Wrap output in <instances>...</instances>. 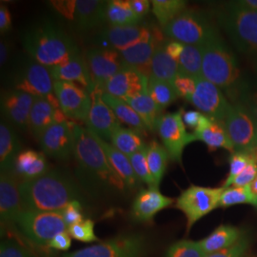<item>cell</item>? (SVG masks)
<instances>
[{
  "mask_svg": "<svg viewBox=\"0 0 257 257\" xmlns=\"http://www.w3.org/2000/svg\"><path fill=\"white\" fill-rule=\"evenodd\" d=\"M76 175L83 186L93 193H121L126 185L110 164L96 135L90 128L74 125V155Z\"/></svg>",
  "mask_w": 257,
  "mask_h": 257,
  "instance_id": "1",
  "label": "cell"
},
{
  "mask_svg": "<svg viewBox=\"0 0 257 257\" xmlns=\"http://www.w3.org/2000/svg\"><path fill=\"white\" fill-rule=\"evenodd\" d=\"M19 192L23 211L60 212L82 198L79 187L67 173L50 170L35 179L21 181Z\"/></svg>",
  "mask_w": 257,
  "mask_h": 257,
  "instance_id": "2",
  "label": "cell"
},
{
  "mask_svg": "<svg viewBox=\"0 0 257 257\" xmlns=\"http://www.w3.org/2000/svg\"><path fill=\"white\" fill-rule=\"evenodd\" d=\"M22 43L33 59L49 69L80 55L74 39L51 22L30 29L23 35Z\"/></svg>",
  "mask_w": 257,
  "mask_h": 257,
  "instance_id": "3",
  "label": "cell"
},
{
  "mask_svg": "<svg viewBox=\"0 0 257 257\" xmlns=\"http://www.w3.org/2000/svg\"><path fill=\"white\" fill-rule=\"evenodd\" d=\"M200 48L203 77L227 92L231 99H235L240 91V71L234 55L219 35Z\"/></svg>",
  "mask_w": 257,
  "mask_h": 257,
  "instance_id": "4",
  "label": "cell"
},
{
  "mask_svg": "<svg viewBox=\"0 0 257 257\" xmlns=\"http://www.w3.org/2000/svg\"><path fill=\"white\" fill-rule=\"evenodd\" d=\"M217 19L240 52L257 55V12L233 1L217 13Z\"/></svg>",
  "mask_w": 257,
  "mask_h": 257,
  "instance_id": "5",
  "label": "cell"
},
{
  "mask_svg": "<svg viewBox=\"0 0 257 257\" xmlns=\"http://www.w3.org/2000/svg\"><path fill=\"white\" fill-rule=\"evenodd\" d=\"M16 226L28 240L38 247H48L55 236L68 230L61 211H23Z\"/></svg>",
  "mask_w": 257,
  "mask_h": 257,
  "instance_id": "6",
  "label": "cell"
},
{
  "mask_svg": "<svg viewBox=\"0 0 257 257\" xmlns=\"http://www.w3.org/2000/svg\"><path fill=\"white\" fill-rule=\"evenodd\" d=\"M164 34L171 39L184 45L202 46L218 35L216 29L202 13L186 10L164 29Z\"/></svg>",
  "mask_w": 257,
  "mask_h": 257,
  "instance_id": "7",
  "label": "cell"
},
{
  "mask_svg": "<svg viewBox=\"0 0 257 257\" xmlns=\"http://www.w3.org/2000/svg\"><path fill=\"white\" fill-rule=\"evenodd\" d=\"M149 242L141 233H126L62 257H145Z\"/></svg>",
  "mask_w": 257,
  "mask_h": 257,
  "instance_id": "8",
  "label": "cell"
},
{
  "mask_svg": "<svg viewBox=\"0 0 257 257\" xmlns=\"http://www.w3.org/2000/svg\"><path fill=\"white\" fill-rule=\"evenodd\" d=\"M225 188H211L192 185L183 191L175 202V207L187 218V230L205 215L219 207L221 195Z\"/></svg>",
  "mask_w": 257,
  "mask_h": 257,
  "instance_id": "9",
  "label": "cell"
},
{
  "mask_svg": "<svg viewBox=\"0 0 257 257\" xmlns=\"http://www.w3.org/2000/svg\"><path fill=\"white\" fill-rule=\"evenodd\" d=\"M183 109L166 113L161 116L156 131L167 150L170 159L181 163L184 149L193 141H197L193 134L186 131L183 122Z\"/></svg>",
  "mask_w": 257,
  "mask_h": 257,
  "instance_id": "10",
  "label": "cell"
},
{
  "mask_svg": "<svg viewBox=\"0 0 257 257\" xmlns=\"http://www.w3.org/2000/svg\"><path fill=\"white\" fill-rule=\"evenodd\" d=\"M224 125L234 152L256 151L255 120L242 104L230 105Z\"/></svg>",
  "mask_w": 257,
  "mask_h": 257,
  "instance_id": "11",
  "label": "cell"
},
{
  "mask_svg": "<svg viewBox=\"0 0 257 257\" xmlns=\"http://www.w3.org/2000/svg\"><path fill=\"white\" fill-rule=\"evenodd\" d=\"M14 89L35 97L55 98L54 79L50 69L35 59L27 60L14 78Z\"/></svg>",
  "mask_w": 257,
  "mask_h": 257,
  "instance_id": "12",
  "label": "cell"
},
{
  "mask_svg": "<svg viewBox=\"0 0 257 257\" xmlns=\"http://www.w3.org/2000/svg\"><path fill=\"white\" fill-rule=\"evenodd\" d=\"M54 91L65 116L87 121L92 106V95L87 89L76 83L54 81Z\"/></svg>",
  "mask_w": 257,
  "mask_h": 257,
  "instance_id": "13",
  "label": "cell"
},
{
  "mask_svg": "<svg viewBox=\"0 0 257 257\" xmlns=\"http://www.w3.org/2000/svg\"><path fill=\"white\" fill-rule=\"evenodd\" d=\"M86 61L92 83L103 91L105 85L126 65L119 51L113 48H92L87 52Z\"/></svg>",
  "mask_w": 257,
  "mask_h": 257,
  "instance_id": "14",
  "label": "cell"
},
{
  "mask_svg": "<svg viewBox=\"0 0 257 257\" xmlns=\"http://www.w3.org/2000/svg\"><path fill=\"white\" fill-rule=\"evenodd\" d=\"M191 103L203 114L223 123L231 105L220 89L203 76L196 78V89Z\"/></svg>",
  "mask_w": 257,
  "mask_h": 257,
  "instance_id": "15",
  "label": "cell"
},
{
  "mask_svg": "<svg viewBox=\"0 0 257 257\" xmlns=\"http://www.w3.org/2000/svg\"><path fill=\"white\" fill-rule=\"evenodd\" d=\"M38 141L45 156L57 160H67L74 155V124L72 125L67 120L54 123Z\"/></svg>",
  "mask_w": 257,
  "mask_h": 257,
  "instance_id": "16",
  "label": "cell"
},
{
  "mask_svg": "<svg viewBox=\"0 0 257 257\" xmlns=\"http://www.w3.org/2000/svg\"><path fill=\"white\" fill-rule=\"evenodd\" d=\"M19 178L13 172L1 173L0 176V218L2 229L12 228L23 211L19 192Z\"/></svg>",
  "mask_w": 257,
  "mask_h": 257,
  "instance_id": "17",
  "label": "cell"
},
{
  "mask_svg": "<svg viewBox=\"0 0 257 257\" xmlns=\"http://www.w3.org/2000/svg\"><path fill=\"white\" fill-rule=\"evenodd\" d=\"M149 78L137 69L125 66L105 85L103 92L125 99L148 92Z\"/></svg>",
  "mask_w": 257,
  "mask_h": 257,
  "instance_id": "18",
  "label": "cell"
},
{
  "mask_svg": "<svg viewBox=\"0 0 257 257\" xmlns=\"http://www.w3.org/2000/svg\"><path fill=\"white\" fill-rule=\"evenodd\" d=\"M102 93L103 91L99 88H95L91 93L92 106L86 123L88 128L107 141L110 140L112 132L120 126V123L110 107L103 101Z\"/></svg>",
  "mask_w": 257,
  "mask_h": 257,
  "instance_id": "19",
  "label": "cell"
},
{
  "mask_svg": "<svg viewBox=\"0 0 257 257\" xmlns=\"http://www.w3.org/2000/svg\"><path fill=\"white\" fill-rule=\"evenodd\" d=\"M36 97L15 89L1 96V111L6 120L20 130L29 128V117Z\"/></svg>",
  "mask_w": 257,
  "mask_h": 257,
  "instance_id": "20",
  "label": "cell"
},
{
  "mask_svg": "<svg viewBox=\"0 0 257 257\" xmlns=\"http://www.w3.org/2000/svg\"><path fill=\"white\" fill-rule=\"evenodd\" d=\"M65 114L59 108L57 98L36 97L29 117V130L39 140L43 133L56 122L65 121Z\"/></svg>",
  "mask_w": 257,
  "mask_h": 257,
  "instance_id": "21",
  "label": "cell"
},
{
  "mask_svg": "<svg viewBox=\"0 0 257 257\" xmlns=\"http://www.w3.org/2000/svg\"><path fill=\"white\" fill-rule=\"evenodd\" d=\"M174 202L173 198L162 194L158 189H141L133 203L132 217L138 222H151L159 211Z\"/></svg>",
  "mask_w": 257,
  "mask_h": 257,
  "instance_id": "22",
  "label": "cell"
},
{
  "mask_svg": "<svg viewBox=\"0 0 257 257\" xmlns=\"http://www.w3.org/2000/svg\"><path fill=\"white\" fill-rule=\"evenodd\" d=\"M156 37V34L150 28L138 25L111 26L101 35L102 38L111 48L119 52Z\"/></svg>",
  "mask_w": 257,
  "mask_h": 257,
  "instance_id": "23",
  "label": "cell"
},
{
  "mask_svg": "<svg viewBox=\"0 0 257 257\" xmlns=\"http://www.w3.org/2000/svg\"><path fill=\"white\" fill-rule=\"evenodd\" d=\"M50 73L54 81L78 83L87 89L90 93H92L95 89L87 61L81 56V54L62 64L50 68Z\"/></svg>",
  "mask_w": 257,
  "mask_h": 257,
  "instance_id": "24",
  "label": "cell"
},
{
  "mask_svg": "<svg viewBox=\"0 0 257 257\" xmlns=\"http://www.w3.org/2000/svg\"><path fill=\"white\" fill-rule=\"evenodd\" d=\"M108 1L77 0L74 1L73 20L80 32H88L106 20Z\"/></svg>",
  "mask_w": 257,
  "mask_h": 257,
  "instance_id": "25",
  "label": "cell"
},
{
  "mask_svg": "<svg viewBox=\"0 0 257 257\" xmlns=\"http://www.w3.org/2000/svg\"><path fill=\"white\" fill-rule=\"evenodd\" d=\"M193 135L196 140L202 141L211 150L221 148L234 153V148L223 122L211 119L202 113Z\"/></svg>",
  "mask_w": 257,
  "mask_h": 257,
  "instance_id": "26",
  "label": "cell"
},
{
  "mask_svg": "<svg viewBox=\"0 0 257 257\" xmlns=\"http://www.w3.org/2000/svg\"><path fill=\"white\" fill-rule=\"evenodd\" d=\"M96 137L112 169L126 185L127 189L130 190L138 189L140 187L141 181L138 179V176L136 175L134 168L131 164L128 156L121 153L116 148L113 147L111 144L103 140L98 136Z\"/></svg>",
  "mask_w": 257,
  "mask_h": 257,
  "instance_id": "27",
  "label": "cell"
},
{
  "mask_svg": "<svg viewBox=\"0 0 257 257\" xmlns=\"http://www.w3.org/2000/svg\"><path fill=\"white\" fill-rule=\"evenodd\" d=\"M158 42L156 37L120 52L122 59L126 66L137 69L145 74L148 78L151 76V63Z\"/></svg>",
  "mask_w": 257,
  "mask_h": 257,
  "instance_id": "28",
  "label": "cell"
},
{
  "mask_svg": "<svg viewBox=\"0 0 257 257\" xmlns=\"http://www.w3.org/2000/svg\"><path fill=\"white\" fill-rule=\"evenodd\" d=\"M49 171L50 167L44 154L34 150H24L18 156L13 173L21 176L22 181H25L45 175Z\"/></svg>",
  "mask_w": 257,
  "mask_h": 257,
  "instance_id": "29",
  "label": "cell"
},
{
  "mask_svg": "<svg viewBox=\"0 0 257 257\" xmlns=\"http://www.w3.org/2000/svg\"><path fill=\"white\" fill-rule=\"evenodd\" d=\"M21 153V144L15 130L7 122L0 124V167L1 173L14 172L16 160Z\"/></svg>",
  "mask_w": 257,
  "mask_h": 257,
  "instance_id": "30",
  "label": "cell"
},
{
  "mask_svg": "<svg viewBox=\"0 0 257 257\" xmlns=\"http://www.w3.org/2000/svg\"><path fill=\"white\" fill-rule=\"evenodd\" d=\"M241 239V231L237 228L221 225L211 232L209 236L199 241L206 255L230 248Z\"/></svg>",
  "mask_w": 257,
  "mask_h": 257,
  "instance_id": "31",
  "label": "cell"
},
{
  "mask_svg": "<svg viewBox=\"0 0 257 257\" xmlns=\"http://www.w3.org/2000/svg\"><path fill=\"white\" fill-rule=\"evenodd\" d=\"M123 100L137 111L148 131H156L157 124L163 114L162 110L156 105L149 92L135 97L125 98Z\"/></svg>",
  "mask_w": 257,
  "mask_h": 257,
  "instance_id": "32",
  "label": "cell"
},
{
  "mask_svg": "<svg viewBox=\"0 0 257 257\" xmlns=\"http://www.w3.org/2000/svg\"><path fill=\"white\" fill-rule=\"evenodd\" d=\"M178 74V61L167 54L164 43H158L152 59L150 77L173 83Z\"/></svg>",
  "mask_w": 257,
  "mask_h": 257,
  "instance_id": "33",
  "label": "cell"
},
{
  "mask_svg": "<svg viewBox=\"0 0 257 257\" xmlns=\"http://www.w3.org/2000/svg\"><path fill=\"white\" fill-rule=\"evenodd\" d=\"M102 99L113 111L118 121L127 124L130 128L137 131L140 135L147 131L145 124L139 117L137 111L123 99L104 92L102 93Z\"/></svg>",
  "mask_w": 257,
  "mask_h": 257,
  "instance_id": "34",
  "label": "cell"
},
{
  "mask_svg": "<svg viewBox=\"0 0 257 257\" xmlns=\"http://www.w3.org/2000/svg\"><path fill=\"white\" fill-rule=\"evenodd\" d=\"M111 145L116 148L126 156H132L147 145L144 143L141 135L131 128H123L118 126L115 128L110 139Z\"/></svg>",
  "mask_w": 257,
  "mask_h": 257,
  "instance_id": "35",
  "label": "cell"
},
{
  "mask_svg": "<svg viewBox=\"0 0 257 257\" xmlns=\"http://www.w3.org/2000/svg\"><path fill=\"white\" fill-rule=\"evenodd\" d=\"M169 159L170 156L167 150L156 140L151 141L147 145L148 166L156 189H158L165 175Z\"/></svg>",
  "mask_w": 257,
  "mask_h": 257,
  "instance_id": "36",
  "label": "cell"
},
{
  "mask_svg": "<svg viewBox=\"0 0 257 257\" xmlns=\"http://www.w3.org/2000/svg\"><path fill=\"white\" fill-rule=\"evenodd\" d=\"M140 19L131 8L130 1L112 0L108 1L106 20L112 26L138 25Z\"/></svg>",
  "mask_w": 257,
  "mask_h": 257,
  "instance_id": "37",
  "label": "cell"
},
{
  "mask_svg": "<svg viewBox=\"0 0 257 257\" xmlns=\"http://www.w3.org/2000/svg\"><path fill=\"white\" fill-rule=\"evenodd\" d=\"M202 51L200 46L185 45L178 59L179 74L198 78L202 75Z\"/></svg>",
  "mask_w": 257,
  "mask_h": 257,
  "instance_id": "38",
  "label": "cell"
},
{
  "mask_svg": "<svg viewBox=\"0 0 257 257\" xmlns=\"http://www.w3.org/2000/svg\"><path fill=\"white\" fill-rule=\"evenodd\" d=\"M152 5L153 13L163 29L187 10L185 0H153Z\"/></svg>",
  "mask_w": 257,
  "mask_h": 257,
  "instance_id": "39",
  "label": "cell"
},
{
  "mask_svg": "<svg viewBox=\"0 0 257 257\" xmlns=\"http://www.w3.org/2000/svg\"><path fill=\"white\" fill-rule=\"evenodd\" d=\"M148 92L162 111L178 97L173 83L156 79L154 77L149 78Z\"/></svg>",
  "mask_w": 257,
  "mask_h": 257,
  "instance_id": "40",
  "label": "cell"
},
{
  "mask_svg": "<svg viewBox=\"0 0 257 257\" xmlns=\"http://www.w3.org/2000/svg\"><path fill=\"white\" fill-rule=\"evenodd\" d=\"M238 204H249L257 207V198L250 191V187H229L224 190L219 201V208H229Z\"/></svg>",
  "mask_w": 257,
  "mask_h": 257,
  "instance_id": "41",
  "label": "cell"
},
{
  "mask_svg": "<svg viewBox=\"0 0 257 257\" xmlns=\"http://www.w3.org/2000/svg\"><path fill=\"white\" fill-rule=\"evenodd\" d=\"M131 164L134 168V171L141 181V183L147 184L149 188H155L154 180L150 173V169L148 166L147 161V146L142 150L138 151V153L128 156ZM156 189V188H155Z\"/></svg>",
  "mask_w": 257,
  "mask_h": 257,
  "instance_id": "42",
  "label": "cell"
},
{
  "mask_svg": "<svg viewBox=\"0 0 257 257\" xmlns=\"http://www.w3.org/2000/svg\"><path fill=\"white\" fill-rule=\"evenodd\" d=\"M257 151V150H256ZM256 151L252 152H234L230 157V172L223 188L227 189L232 185L234 179L238 176L250 162Z\"/></svg>",
  "mask_w": 257,
  "mask_h": 257,
  "instance_id": "43",
  "label": "cell"
},
{
  "mask_svg": "<svg viewBox=\"0 0 257 257\" xmlns=\"http://www.w3.org/2000/svg\"><path fill=\"white\" fill-rule=\"evenodd\" d=\"M165 257H206V254L199 242L180 240L168 248Z\"/></svg>",
  "mask_w": 257,
  "mask_h": 257,
  "instance_id": "44",
  "label": "cell"
},
{
  "mask_svg": "<svg viewBox=\"0 0 257 257\" xmlns=\"http://www.w3.org/2000/svg\"><path fill=\"white\" fill-rule=\"evenodd\" d=\"M0 257H37L32 248L18 239L5 238L1 241Z\"/></svg>",
  "mask_w": 257,
  "mask_h": 257,
  "instance_id": "45",
  "label": "cell"
},
{
  "mask_svg": "<svg viewBox=\"0 0 257 257\" xmlns=\"http://www.w3.org/2000/svg\"><path fill=\"white\" fill-rule=\"evenodd\" d=\"M68 233L74 240L84 243H92L94 241H98V238L94 232V222L91 219H85L80 223L70 226L68 228Z\"/></svg>",
  "mask_w": 257,
  "mask_h": 257,
  "instance_id": "46",
  "label": "cell"
},
{
  "mask_svg": "<svg viewBox=\"0 0 257 257\" xmlns=\"http://www.w3.org/2000/svg\"><path fill=\"white\" fill-rule=\"evenodd\" d=\"M173 85L178 97L191 102L196 89V78L178 74L174 80Z\"/></svg>",
  "mask_w": 257,
  "mask_h": 257,
  "instance_id": "47",
  "label": "cell"
},
{
  "mask_svg": "<svg viewBox=\"0 0 257 257\" xmlns=\"http://www.w3.org/2000/svg\"><path fill=\"white\" fill-rule=\"evenodd\" d=\"M257 176V151L252 156L250 162L245 168V170L234 179L231 186L233 187H245L252 183Z\"/></svg>",
  "mask_w": 257,
  "mask_h": 257,
  "instance_id": "48",
  "label": "cell"
},
{
  "mask_svg": "<svg viewBox=\"0 0 257 257\" xmlns=\"http://www.w3.org/2000/svg\"><path fill=\"white\" fill-rule=\"evenodd\" d=\"M61 213L63 215V218L68 228L74 224L85 220L83 215L82 203L79 200H74L73 202L70 203L64 210L61 211Z\"/></svg>",
  "mask_w": 257,
  "mask_h": 257,
  "instance_id": "49",
  "label": "cell"
},
{
  "mask_svg": "<svg viewBox=\"0 0 257 257\" xmlns=\"http://www.w3.org/2000/svg\"><path fill=\"white\" fill-rule=\"evenodd\" d=\"M248 240L241 238L234 245L219 251L206 255V257H243L248 248Z\"/></svg>",
  "mask_w": 257,
  "mask_h": 257,
  "instance_id": "50",
  "label": "cell"
},
{
  "mask_svg": "<svg viewBox=\"0 0 257 257\" xmlns=\"http://www.w3.org/2000/svg\"><path fill=\"white\" fill-rule=\"evenodd\" d=\"M72 246V237L68 233V230L61 232L55 236L49 244V248L55 250H68Z\"/></svg>",
  "mask_w": 257,
  "mask_h": 257,
  "instance_id": "51",
  "label": "cell"
},
{
  "mask_svg": "<svg viewBox=\"0 0 257 257\" xmlns=\"http://www.w3.org/2000/svg\"><path fill=\"white\" fill-rule=\"evenodd\" d=\"M184 44L175 41V40H169L168 42H164V48H165L167 54L170 55L172 58H174L176 61L180 58L184 50Z\"/></svg>",
  "mask_w": 257,
  "mask_h": 257,
  "instance_id": "52",
  "label": "cell"
},
{
  "mask_svg": "<svg viewBox=\"0 0 257 257\" xmlns=\"http://www.w3.org/2000/svg\"><path fill=\"white\" fill-rule=\"evenodd\" d=\"M151 1L149 0H131L130 5L134 13L138 16L139 19H142L146 16L151 7Z\"/></svg>",
  "mask_w": 257,
  "mask_h": 257,
  "instance_id": "53",
  "label": "cell"
},
{
  "mask_svg": "<svg viewBox=\"0 0 257 257\" xmlns=\"http://www.w3.org/2000/svg\"><path fill=\"white\" fill-rule=\"evenodd\" d=\"M12 28V18L10 11L6 5L1 4L0 6V32L5 34Z\"/></svg>",
  "mask_w": 257,
  "mask_h": 257,
  "instance_id": "54",
  "label": "cell"
},
{
  "mask_svg": "<svg viewBox=\"0 0 257 257\" xmlns=\"http://www.w3.org/2000/svg\"><path fill=\"white\" fill-rule=\"evenodd\" d=\"M202 115V112L198 110H187L183 112V122L185 126H188L190 128L195 130L197 127L200 117Z\"/></svg>",
  "mask_w": 257,
  "mask_h": 257,
  "instance_id": "55",
  "label": "cell"
},
{
  "mask_svg": "<svg viewBox=\"0 0 257 257\" xmlns=\"http://www.w3.org/2000/svg\"><path fill=\"white\" fill-rule=\"evenodd\" d=\"M244 102L245 103L242 105L248 110L251 116L257 120V92L248 95Z\"/></svg>",
  "mask_w": 257,
  "mask_h": 257,
  "instance_id": "56",
  "label": "cell"
},
{
  "mask_svg": "<svg viewBox=\"0 0 257 257\" xmlns=\"http://www.w3.org/2000/svg\"><path fill=\"white\" fill-rule=\"evenodd\" d=\"M10 52H11V45L8 41H1L0 43V63L4 65L8 58H9Z\"/></svg>",
  "mask_w": 257,
  "mask_h": 257,
  "instance_id": "57",
  "label": "cell"
},
{
  "mask_svg": "<svg viewBox=\"0 0 257 257\" xmlns=\"http://www.w3.org/2000/svg\"><path fill=\"white\" fill-rule=\"evenodd\" d=\"M234 2L243 8L257 12V0H239Z\"/></svg>",
  "mask_w": 257,
  "mask_h": 257,
  "instance_id": "58",
  "label": "cell"
},
{
  "mask_svg": "<svg viewBox=\"0 0 257 257\" xmlns=\"http://www.w3.org/2000/svg\"><path fill=\"white\" fill-rule=\"evenodd\" d=\"M249 187H250L251 193H253V195L257 198V176L255 177V179L252 181V183L249 185Z\"/></svg>",
  "mask_w": 257,
  "mask_h": 257,
  "instance_id": "59",
  "label": "cell"
},
{
  "mask_svg": "<svg viewBox=\"0 0 257 257\" xmlns=\"http://www.w3.org/2000/svg\"><path fill=\"white\" fill-rule=\"evenodd\" d=\"M255 120V126H256V132H257V120L256 119H254Z\"/></svg>",
  "mask_w": 257,
  "mask_h": 257,
  "instance_id": "60",
  "label": "cell"
}]
</instances>
